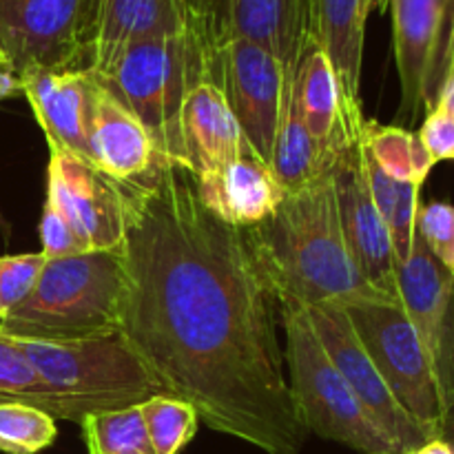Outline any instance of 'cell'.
Returning <instances> with one entry per match:
<instances>
[{
  "instance_id": "cb8c5ba5",
  "label": "cell",
  "mask_w": 454,
  "mask_h": 454,
  "mask_svg": "<svg viewBox=\"0 0 454 454\" xmlns=\"http://www.w3.org/2000/svg\"><path fill=\"white\" fill-rule=\"evenodd\" d=\"M362 167L372 202H375L377 211L381 213V217H384L386 224H388L397 264H402V262L408 260V255L412 253V244H415L417 213H419L421 207V186L412 184V182H397L393 180V177L386 176V173L372 162V158L366 153L364 145Z\"/></svg>"
},
{
  "instance_id": "7a4b0ae2",
  "label": "cell",
  "mask_w": 454,
  "mask_h": 454,
  "mask_svg": "<svg viewBox=\"0 0 454 454\" xmlns=\"http://www.w3.org/2000/svg\"><path fill=\"white\" fill-rule=\"evenodd\" d=\"M248 233L279 301L310 309L388 300L371 286L350 255L331 168L284 195L278 211Z\"/></svg>"
},
{
  "instance_id": "44dd1931",
  "label": "cell",
  "mask_w": 454,
  "mask_h": 454,
  "mask_svg": "<svg viewBox=\"0 0 454 454\" xmlns=\"http://www.w3.org/2000/svg\"><path fill=\"white\" fill-rule=\"evenodd\" d=\"M189 29L182 0H98L89 71L100 74L120 49L136 40Z\"/></svg>"
},
{
  "instance_id": "7c38bea8",
  "label": "cell",
  "mask_w": 454,
  "mask_h": 454,
  "mask_svg": "<svg viewBox=\"0 0 454 454\" xmlns=\"http://www.w3.org/2000/svg\"><path fill=\"white\" fill-rule=\"evenodd\" d=\"M341 231L355 264L372 288L397 301V257L386 220L377 211L362 167V136L344 142L331 164Z\"/></svg>"
},
{
  "instance_id": "4316f807",
  "label": "cell",
  "mask_w": 454,
  "mask_h": 454,
  "mask_svg": "<svg viewBox=\"0 0 454 454\" xmlns=\"http://www.w3.org/2000/svg\"><path fill=\"white\" fill-rule=\"evenodd\" d=\"M142 417L155 454H180L198 433V411L173 395H155L142 403Z\"/></svg>"
},
{
  "instance_id": "5bb4252c",
  "label": "cell",
  "mask_w": 454,
  "mask_h": 454,
  "mask_svg": "<svg viewBox=\"0 0 454 454\" xmlns=\"http://www.w3.org/2000/svg\"><path fill=\"white\" fill-rule=\"evenodd\" d=\"M393 43L402 82L399 118L415 120L433 109L439 67L446 47L450 0H388Z\"/></svg>"
},
{
  "instance_id": "2e32d148",
  "label": "cell",
  "mask_w": 454,
  "mask_h": 454,
  "mask_svg": "<svg viewBox=\"0 0 454 454\" xmlns=\"http://www.w3.org/2000/svg\"><path fill=\"white\" fill-rule=\"evenodd\" d=\"M372 0H309V43L317 44L335 69L346 105V129L359 136L364 129L362 60L368 13Z\"/></svg>"
},
{
  "instance_id": "ab89813d",
  "label": "cell",
  "mask_w": 454,
  "mask_h": 454,
  "mask_svg": "<svg viewBox=\"0 0 454 454\" xmlns=\"http://www.w3.org/2000/svg\"><path fill=\"white\" fill-rule=\"evenodd\" d=\"M386 7H388V0H372V9H381L384 12Z\"/></svg>"
},
{
  "instance_id": "e575fe53",
  "label": "cell",
  "mask_w": 454,
  "mask_h": 454,
  "mask_svg": "<svg viewBox=\"0 0 454 454\" xmlns=\"http://www.w3.org/2000/svg\"><path fill=\"white\" fill-rule=\"evenodd\" d=\"M22 96V75L7 56L0 53V100Z\"/></svg>"
},
{
  "instance_id": "d6986e66",
  "label": "cell",
  "mask_w": 454,
  "mask_h": 454,
  "mask_svg": "<svg viewBox=\"0 0 454 454\" xmlns=\"http://www.w3.org/2000/svg\"><path fill=\"white\" fill-rule=\"evenodd\" d=\"M193 180L204 208L239 229L269 220L286 195L273 171L255 155L239 158L220 171Z\"/></svg>"
},
{
  "instance_id": "ffe728a7",
  "label": "cell",
  "mask_w": 454,
  "mask_h": 454,
  "mask_svg": "<svg viewBox=\"0 0 454 454\" xmlns=\"http://www.w3.org/2000/svg\"><path fill=\"white\" fill-rule=\"evenodd\" d=\"M226 38L269 49L286 74H295L309 44V0H224Z\"/></svg>"
},
{
  "instance_id": "4dcf8cb0",
  "label": "cell",
  "mask_w": 454,
  "mask_h": 454,
  "mask_svg": "<svg viewBox=\"0 0 454 454\" xmlns=\"http://www.w3.org/2000/svg\"><path fill=\"white\" fill-rule=\"evenodd\" d=\"M417 235L428 251L454 273V204H421L417 213Z\"/></svg>"
},
{
  "instance_id": "d4e9b609",
  "label": "cell",
  "mask_w": 454,
  "mask_h": 454,
  "mask_svg": "<svg viewBox=\"0 0 454 454\" xmlns=\"http://www.w3.org/2000/svg\"><path fill=\"white\" fill-rule=\"evenodd\" d=\"M362 145L372 162L397 182L424 186L426 177L434 167V160L430 158L419 136L399 124L384 127L375 120H366L362 129Z\"/></svg>"
},
{
  "instance_id": "f35d334b",
  "label": "cell",
  "mask_w": 454,
  "mask_h": 454,
  "mask_svg": "<svg viewBox=\"0 0 454 454\" xmlns=\"http://www.w3.org/2000/svg\"><path fill=\"white\" fill-rule=\"evenodd\" d=\"M417 454H454V448L448 446L446 442H442V439H430L426 446H421Z\"/></svg>"
},
{
  "instance_id": "8fae6325",
  "label": "cell",
  "mask_w": 454,
  "mask_h": 454,
  "mask_svg": "<svg viewBox=\"0 0 454 454\" xmlns=\"http://www.w3.org/2000/svg\"><path fill=\"white\" fill-rule=\"evenodd\" d=\"M47 200H51L87 251H120L127 238L124 184L62 151H49Z\"/></svg>"
},
{
  "instance_id": "8d00e7d4",
  "label": "cell",
  "mask_w": 454,
  "mask_h": 454,
  "mask_svg": "<svg viewBox=\"0 0 454 454\" xmlns=\"http://www.w3.org/2000/svg\"><path fill=\"white\" fill-rule=\"evenodd\" d=\"M434 439H442V442H446L448 446L454 448V393H452L450 402H448L446 411H443L442 424H439L437 437Z\"/></svg>"
},
{
  "instance_id": "f546056e",
  "label": "cell",
  "mask_w": 454,
  "mask_h": 454,
  "mask_svg": "<svg viewBox=\"0 0 454 454\" xmlns=\"http://www.w3.org/2000/svg\"><path fill=\"white\" fill-rule=\"evenodd\" d=\"M44 264H47V257L43 253H22V255L0 257V306H3V317L34 291Z\"/></svg>"
},
{
  "instance_id": "484cf974",
  "label": "cell",
  "mask_w": 454,
  "mask_h": 454,
  "mask_svg": "<svg viewBox=\"0 0 454 454\" xmlns=\"http://www.w3.org/2000/svg\"><path fill=\"white\" fill-rule=\"evenodd\" d=\"M89 454H155L140 406L96 412L80 421Z\"/></svg>"
},
{
  "instance_id": "83f0119b",
  "label": "cell",
  "mask_w": 454,
  "mask_h": 454,
  "mask_svg": "<svg viewBox=\"0 0 454 454\" xmlns=\"http://www.w3.org/2000/svg\"><path fill=\"white\" fill-rule=\"evenodd\" d=\"M58 437V426L49 412L18 402L0 403V452L38 454Z\"/></svg>"
},
{
  "instance_id": "1f68e13d",
  "label": "cell",
  "mask_w": 454,
  "mask_h": 454,
  "mask_svg": "<svg viewBox=\"0 0 454 454\" xmlns=\"http://www.w3.org/2000/svg\"><path fill=\"white\" fill-rule=\"evenodd\" d=\"M40 253L47 260H58V257H71L78 253H87L82 242L78 239L75 231L71 229L69 220L62 215L60 208L44 198L43 217H40Z\"/></svg>"
},
{
  "instance_id": "d6a6232c",
  "label": "cell",
  "mask_w": 454,
  "mask_h": 454,
  "mask_svg": "<svg viewBox=\"0 0 454 454\" xmlns=\"http://www.w3.org/2000/svg\"><path fill=\"white\" fill-rule=\"evenodd\" d=\"M189 27L213 53L224 43V0H182Z\"/></svg>"
},
{
  "instance_id": "ac0fdd59",
  "label": "cell",
  "mask_w": 454,
  "mask_h": 454,
  "mask_svg": "<svg viewBox=\"0 0 454 454\" xmlns=\"http://www.w3.org/2000/svg\"><path fill=\"white\" fill-rule=\"evenodd\" d=\"M89 164L118 184H131L167 164L146 129L98 84L87 131Z\"/></svg>"
},
{
  "instance_id": "52a82bcc",
  "label": "cell",
  "mask_w": 454,
  "mask_h": 454,
  "mask_svg": "<svg viewBox=\"0 0 454 454\" xmlns=\"http://www.w3.org/2000/svg\"><path fill=\"white\" fill-rule=\"evenodd\" d=\"M341 309L397 402L430 439L437 437L446 411L442 386L424 341L399 301H357Z\"/></svg>"
},
{
  "instance_id": "74e56055",
  "label": "cell",
  "mask_w": 454,
  "mask_h": 454,
  "mask_svg": "<svg viewBox=\"0 0 454 454\" xmlns=\"http://www.w3.org/2000/svg\"><path fill=\"white\" fill-rule=\"evenodd\" d=\"M434 106H439L442 111H446L450 118H454V75L443 82V87L439 89V96L434 100Z\"/></svg>"
},
{
  "instance_id": "9c48e42d",
  "label": "cell",
  "mask_w": 454,
  "mask_h": 454,
  "mask_svg": "<svg viewBox=\"0 0 454 454\" xmlns=\"http://www.w3.org/2000/svg\"><path fill=\"white\" fill-rule=\"evenodd\" d=\"M288 75L269 49L251 40L226 38L215 51V80L248 149L269 168L282 124Z\"/></svg>"
},
{
  "instance_id": "5b68a950",
  "label": "cell",
  "mask_w": 454,
  "mask_h": 454,
  "mask_svg": "<svg viewBox=\"0 0 454 454\" xmlns=\"http://www.w3.org/2000/svg\"><path fill=\"white\" fill-rule=\"evenodd\" d=\"M122 248L47 260L34 291L0 319V335L71 341L120 333Z\"/></svg>"
},
{
  "instance_id": "e0dca14e",
  "label": "cell",
  "mask_w": 454,
  "mask_h": 454,
  "mask_svg": "<svg viewBox=\"0 0 454 454\" xmlns=\"http://www.w3.org/2000/svg\"><path fill=\"white\" fill-rule=\"evenodd\" d=\"M182 142L186 171L193 177L208 176L235 160L253 155L215 74L200 78L186 96L182 109Z\"/></svg>"
},
{
  "instance_id": "603a6c76",
  "label": "cell",
  "mask_w": 454,
  "mask_h": 454,
  "mask_svg": "<svg viewBox=\"0 0 454 454\" xmlns=\"http://www.w3.org/2000/svg\"><path fill=\"white\" fill-rule=\"evenodd\" d=\"M340 151V149H337ZM335 153H326L306 129L301 120L295 96V74L286 80V96H284V114L279 124L278 140H275L270 171L278 177L286 193L301 189L317 180L322 173L331 168Z\"/></svg>"
},
{
  "instance_id": "ba28073f",
  "label": "cell",
  "mask_w": 454,
  "mask_h": 454,
  "mask_svg": "<svg viewBox=\"0 0 454 454\" xmlns=\"http://www.w3.org/2000/svg\"><path fill=\"white\" fill-rule=\"evenodd\" d=\"M98 0H0V53L18 74L89 69Z\"/></svg>"
},
{
  "instance_id": "d590c367",
  "label": "cell",
  "mask_w": 454,
  "mask_h": 454,
  "mask_svg": "<svg viewBox=\"0 0 454 454\" xmlns=\"http://www.w3.org/2000/svg\"><path fill=\"white\" fill-rule=\"evenodd\" d=\"M452 75H454V18L450 20V25H448L446 47H443L442 67H439V80H437V93H434V100H437V96H439V89H442L443 82H446L448 78H452Z\"/></svg>"
},
{
  "instance_id": "6da1fadb",
  "label": "cell",
  "mask_w": 454,
  "mask_h": 454,
  "mask_svg": "<svg viewBox=\"0 0 454 454\" xmlns=\"http://www.w3.org/2000/svg\"><path fill=\"white\" fill-rule=\"evenodd\" d=\"M124 193L120 333L208 428L266 454H300L309 433L279 344L282 301L248 229L207 211L176 164Z\"/></svg>"
},
{
  "instance_id": "30bf717a",
  "label": "cell",
  "mask_w": 454,
  "mask_h": 454,
  "mask_svg": "<svg viewBox=\"0 0 454 454\" xmlns=\"http://www.w3.org/2000/svg\"><path fill=\"white\" fill-rule=\"evenodd\" d=\"M310 324L322 341L324 350L341 372L359 402L375 417L384 433L397 443L399 452L419 450L430 442L428 433L412 419L406 408L397 402L393 390L380 375L371 355L364 348L362 340L355 333L348 315L341 306L322 304L306 309Z\"/></svg>"
},
{
  "instance_id": "8992f818",
  "label": "cell",
  "mask_w": 454,
  "mask_h": 454,
  "mask_svg": "<svg viewBox=\"0 0 454 454\" xmlns=\"http://www.w3.org/2000/svg\"><path fill=\"white\" fill-rule=\"evenodd\" d=\"M284 359L306 433L359 454H402L324 350L304 306L282 301Z\"/></svg>"
},
{
  "instance_id": "277c9868",
  "label": "cell",
  "mask_w": 454,
  "mask_h": 454,
  "mask_svg": "<svg viewBox=\"0 0 454 454\" xmlns=\"http://www.w3.org/2000/svg\"><path fill=\"white\" fill-rule=\"evenodd\" d=\"M13 341L47 388V412L53 419L80 424L87 415L167 395L122 333L71 341Z\"/></svg>"
},
{
  "instance_id": "836d02e7",
  "label": "cell",
  "mask_w": 454,
  "mask_h": 454,
  "mask_svg": "<svg viewBox=\"0 0 454 454\" xmlns=\"http://www.w3.org/2000/svg\"><path fill=\"white\" fill-rule=\"evenodd\" d=\"M417 136L424 142V146L428 149L434 164L454 160V118H450L446 111H442L439 106H433L426 114V120Z\"/></svg>"
},
{
  "instance_id": "7bdbcfd3",
  "label": "cell",
  "mask_w": 454,
  "mask_h": 454,
  "mask_svg": "<svg viewBox=\"0 0 454 454\" xmlns=\"http://www.w3.org/2000/svg\"><path fill=\"white\" fill-rule=\"evenodd\" d=\"M403 454H417V450H412V452H403Z\"/></svg>"
},
{
  "instance_id": "b9f144b4",
  "label": "cell",
  "mask_w": 454,
  "mask_h": 454,
  "mask_svg": "<svg viewBox=\"0 0 454 454\" xmlns=\"http://www.w3.org/2000/svg\"><path fill=\"white\" fill-rule=\"evenodd\" d=\"M0 319H3V306H0Z\"/></svg>"
},
{
  "instance_id": "9a60e30c",
  "label": "cell",
  "mask_w": 454,
  "mask_h": 454,
  "mask_svg": "<svg viewBox=\"0 0 454 454\" xmlns=\"http://www.w3.org/2000/svg\"><path fill=\"white\" fill-rule=\"evenodd\" d=\"M98 80L89 69L27 71L22 96L47 137L49 151H62L89 162L87 131Z\"/></svg>"
},
{
  "instance_id": "4fadbf2b",
  "label": "cell",
  "mask_w": 454,
  "mask_h": 454,
  "mask_svg": "<svg viewBox=\"0 0 454 454\" xmlns=\"http://www.w3.org/2000/svg\"><path fill=\"white\" fill-rule=\"evenodd\" d=\"M395 284L399 306L428 350L448 406L454 393V273L415 235L412 253L397 264Z\"/></svg>"
},
{
  "instance_id": "7402d4cb",
  "label": "cell",
  "mask_w": 454,
  "mask_h": 454,
  "mask_svg": "<svg viewBox=\"0 0 454 454\" xmlns=\"http://www.w3.org/2000/svg\"><path fill=\"white\" fill-rule=\"evenodd\" d=\"M295 96L306 129L326 153H335L344 142L362 136H353L346 129V105L340 80L326 53L313 43L306 44L297 65Z\"/></svg>"
},
{
  "instance_id": "60d3db41",
  "label": "cell",
  "mask_w": 454,
  "mask_h": 454,
  "mask_svg": "<svg viewBox=\"0 0 454 454\" xmlns=\"http://www.w3.org/2000/svg\"><path fill=\"white\" fill-rule=\"evenodd\" d=\"M454 18V0H450V20ZM450 20H448V25H450Z\"/></svg>"
},
{
  "instance_id": "3957f363",
  "label": "cell",
  "mask_w": 454,
  "mask_h": 454,
  "mask_svg": "<svg viewBox=\"0 0 454 454\" xmlns=\"http://www.w3.org/2000/svg\"><path fill=\"white\" fill-rule=\"evenodd\" d=\"M215 53L193 29L136 40L93 74L102 89L136 115L167 164L186 168L182 109L191 87L215 74Z\"/></svg>"
},
{
  "instance_id": "f1b7e54d",
  "label": "cell",
  "mask_w": 454,
  "mask_h": 454,
  "mask_svg": "<svg viewBox=\"0 0 454 454\" xmlns=\"http://www.w3.org/2000/svg\"><path fill=\"white\" fill-rule=\"evenodd\" d=\"M18 402L47 412V388L16 341L0 335V403Z\"/></svg>"
}]
</instances>
